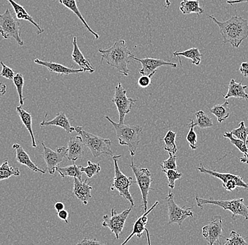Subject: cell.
<instances>
[{
  "mask_svg": "<svg viewBox=\"0 0 248 245\" xmlns=\"http://www.w3.org/2000/svg\"><path fill=\"white\" fill-rule=\"evenodd\" d=\"M219 28L224 44L230 43L234 48H239L242 42L248 38V21L243 17L232 16L226 21H218L215 16H209Z\"/></svg>",
  "mask_w": 248,
  "mask_h": 245,
  "instance_id": "obj_1",
  "label": "cell"
},
{
  "mask_svg": "<svg viewBox=\"0 0 248 245\" xmlns=\"http://www.w3.org/2000/svg\"><path fill=\"white\" fill-rule=\"evenodd\" d=\"M102 55L101 64L105 60L107 64L117 69L121 74L128 77L130 70L128 65L131 63L133 53L128 49L124 40L116 41L111 48L106 49H99Z\"/></svg>",
  "mask_w": 248,
  "mask_h": 245,
  "instance_id": "obj_2",
  "label": "cell"
},
{
  "mask_svg": "<svg viewBox=\"0 0 248 245\" xmlns=\"http://www.w3.org/2000/svg\"><path fill=\"white\" fill-rule=\"evenodd\" d=\"M105 117L114 127L119 144L122 146H127L131 156L133 157L137 152L140 142L142 134V127L139 125H127L116 123L108 116H105Z\"/></svg>",
  "mask_w": 248,
  "mask_h": 245,
  "instance_id": "obj_3",
  "label": "cell"
},
{
  "mask_svg": "<svg viewBox=\"0 0 248 245\" xmlns=\"http://www.w3.org/2000/svg\"><path fill=\"white\" fill-rule=\"evenodd\" d=\"M197 204L199 208L203 209V206L206 204L220 206L226 211H229L232 213V220L235 221L238 215L244 217L245 221L248 220V206L244 204L243 198H235V199L224 201V200H215L210 198L209 199L195 196Z\"/></svg>",
  "mask_w": 248,
  "mask_h": 245,
  "instance_id": "obj_4",
  "label": "cell"
},
{
  "mask_svg": "<svg viewBox=\"0 0 248 245\" xmlns=\"http://www.w3.org/2000/svg\"><path fill=\"white\" fill-rule=\"evenodd\" d=\"M75 131L81 136L85 146L91 150L94 158L100 157L102 155L114 156V152L111 148V142L109 139L87 132L81 127H75Z\"/></svg>",
  "mask_w": 248,
  "mask_h": 245,
  "instance_id": "obj_5",
  "label": "cell"
},
{
  "mask_svg": "<svg viewBox=\"0 0 248 245\" xmlns=\"http://www.w3.org/2000/svg\"><path fill=\"white\" fill-rule=\"evenodd\" d=\"M122 157V155L119 156H113V161L114 163V182L111 187V190H116L119 192L121 196L125 198L127 201H129L132 207H134V200L132 197L131 193H130V187L132 184L136 183V181H133L131 177H127L121 171L118 165V159Z\"/></svg>",
  "mask_w": 248,
  "mask_h": 245,
  "instance_id": "obj_6",
  "label": "cell"
},
{
  "mask_svg": "<svg viewBox=\"0 0 248 245\" xmlns=\"http://www.w3.org/2000/svg\"><path fill=\"white\" fill-rule=\"evenodd\" d=\"M0 33L4 39L14 38L18 46L24 45L21 37L20 22L12 15V12L7 9L3 15H0Z\"/></svg>",
  "mask_w": 248,
  "mask_h": 245,
  "instance_id": "obj_7",
  "label": "cell"
},
{
  "mask_svg": "<svg viewBox=\"0 0 248 245\" xmlns=\"http://www.w3.org/2000/svg\"><path fill=\"white\" fill-rule=\"evenodd\" d=\"M131 170H133L135 176H136V184L139 185L142 195V204H143V210L147 211V196H148L150 190H153L150 188L153 180L152 178L151 173L148 168H141L135 165L133 158L132 157L131 165Z\"/></svg>",
  "mask_w": 248,
  "mask_h": 245,
  "instance_id": "obj_8",
  "label": "cell"
},
{
  "mask_svg": "<svg viewBox=\"0 0 248 245\" xmlns=\"http://www.w3.org/2000/svg\"><path fill=\"white\" fill-rule=\"evenodd\" d=\"M198 170L202 173L211 175L218 178L223 182V187L227 191L235 190L237 187H243L248 190V183L244 182L243 178L238 175L231 174V173H220L216 170H211L205 168L202 163H200V166Z\"/></svg>",
  "mask_w": 248,
  "mask_h": 245,
  "instance_id": "obj_9",
  "label": "cell"
},
{
  "mask_svg": "<svg viewBox=\"0 0 248 245\" xmlns=\"http://www.w3.org/2000/svg\"><path fill=\"white\" fill-rule=\"evenodd\" d=\"M174 195L172 192H169L166 199L167 201L168 209L169 224H178L179 228L182 227L183 223L187 218H193V208L181 207L174 201Z\"/></svg>",
  "mask_w": 248,
  "mask_h": 245,
  "instance_id": "obj_10",
  "label": "cell"
},
{
  "mask_svg": "<svg viewBox=\"0 0 248 245\" xmlns=\"http://www.w3.org/2000/svg\"><path fill=\"white\" fill-rule=\"evenodd\" d=\"M115 94L112 99V102L115 104L119 112V123L124 124L125 115L131 112L133 105L137 102L136 99L128 98L126 96V90L119 83L115 87Z\"/></svg>",
  "mask_w": 248,
  "mask_h": 245,
  "instance_id": "obj_11",
  "label": "cell"
},
{
  "mask_svg": "<svg viewBox=\"0 0 248 245\" xmlns=\"http://www.w3.org/2000/svg\"><path fill=\"white\" fill-rule=\"evenodd\" d=\"M132 208L131 206V208L125 209L121 213H116L115 209H112L111 210V216L108 215L103 216L102 226L108 228L115 235L116 240L120 237L121 234L123 232L125 221L131 213Z\"/></svg>",
  "mask_w": 248,
  "mask_h": 245,
  "instance_id": "obj_12",
  "label": "cell"
},
{
  "mask_svg": "<svg viewBox=\"0 0 248 245\" xmlns=\"http://www.w3.org/2000/svg\"><path fill=\"white\" fill-rule=\"evenodd\" d=\"M202 235L209 245H221L223 222L221 215L214 216L210 223L202 228Z\"/></svg>",
  "mask_w": 248,
  "mask_h": 245,
  "instance_id": "obj_13",
  "label": "cell"
},
{
  "mask_svg": "<svg viewBox=\"0 0 248 245\" xmlns=\"http://www.w3.org/2000/svg\"><path fill=\"white\" fill-rule=\"evenodd\" d=\"M43 147V158L46 165L49 174L53 175L55 173L56 167L66 157L67 148L61 147L57 148V151H54L46 147L44 143L40 142Z\"/></svg>",
  "mask_w": 248,
  "mask_h": 245,
  "instance_id": "obj_14",
  "label": "cell"
},
{
  "mask_svg": "<svg viewBox=\"0 0 248 245\" xmlns=\"http://www.w3.org/2000/svg\"><path fill=\"white\" fill-rule=\"evenodd\" d=\"M132 59L139 62L142 65V68L140 69L139 73L141 75L148 76L150 77H153L156 73V69L162 66H170L173 68L177 67V65L176 63H170V62L164 61L162 59L154 58H144L139 59L135 57L134 55L131 56Z\"/></svg>",
  "mask_w": 248,
  "mask_h": 245,
  "instance_id": "obj_15",
  "label": "cell"
},
{
  "mask_svg": "<svg viewBox=\"0 0 248 245\" xmlns=\"http://www.w3.org/2000/svg\"><path fill=\"white\" fill-rule=\"evenodd\" d=\"M159 201H156V202L153 204V206H152L149 210H147V212H145V213H144L143 215H141L140 217H139V218H138L137 221H136L134 226H133V231H132L131 235L127 237L126 240L122 243V245L127 244L128 242L131 240L132 237L135 236V235H136V236L140 238V237H142V234L144 233V232H146L147 243H148V245H151V243H150V233H149V231L147 230V229H146V225L147 221H148L147 215L151 213L152 211H153V209H154L159 204Z\"/></svg>",
  "mask_w": 248,
  "mask_h": 245,
  "instance_id": "obj_16",
  "label": "cell"
},
{
  "mask_svg": "<svg viewBox=\"0 0 248 245\" xmlns=\"http://www.w3.org/2000/svg\"><path fill=\"white\" fill-rule=\"evenodd\" d=\"M85 146L81 136H72L70 138L68 143L66 158L74 163L83 158L85 154Z\"/></svg>",
  "mask_w": 248,
  "mask_h": 245,
  "instance_id": "obj_17",
  "label": "cell"
},
{
  "mask_svg": "<svg viewBox=\"0 0 248 245\" xmlns=\"http://www.w3.org/2000/svg\"><path fill=\"white\" fill-rule=\"evenodd\" d=\"M34 63L37 65L45 66L50 71L52 74H61V75L69 76L70 74H78V73L84 72L82 69H75L63 66L60 64L52 63V62L43 61L40 59H35Z\"/></svg>",
  "mask_w": 248,
  "mask_h": 245,
  "instance_id": "obj_18",
  "label": "cell"
},
{
  "mask_svg": "<svg viewBox=\"0 0 248 245\" xmlns=\"http://www.w3.org/2000/svg\"><path fill=\"white\" fill-rule=\"evenodd\" d=\"M93 187L87 182V180L82 182L78 178H74V186L73 193L84 205H87L92 197L91 190Z\"/></svg>",
  "mask_w": 248,
  "mask_h": 245,
  "instance_id": "obj_19",
  "label": "cell"
},
{
  "mask_svg": "<svg viewBox=\"0 0 248 245\" xmlns=\"http://www.w3.org/2000/svg\"><path fill=\"white\" fill-rule=\"evenodd\" d=\"M47 117V113H46L45 118L43 122L40 124V127L56 126L60 127L63 129L66 133L70 134L75 131V127H71V120L63 113H57L56 117L53 119L49 121H46V117Z\"/></svg>",
  "mask_w": 248,
  "mask_h": 245,
  "instance_id": "obj_20",
  "label": "cell"
},
{
  "mask_svg": "<svg viewBox=\"0 0 248 245\" xmlns=\"http://www.w3.org/2000/svg\"><path fill=\"white\" fill-rule=\"evenodd\" d=\"M12 148L15 150L16 152V158L17 162L19 163L21 165H26V167H29L32 171L35 172V173H41L43 174H46V170H42L39 168L32 161H31L29 155L25 151L23 147L18 144H14Z\"/></svg>",
  "mask_w": 248,
  "mask_h": 245,
  "instance_id": "obj_21",
  "label": "cell"
},
{
  "mask_svg": "<svg viewBox=\"0 0 248 245\" xmlns=\"http://www.w3.org/2000/svg\"><path fill=\"white\" fill-rule=\"evenodd\" d=\"M73 46H74V49H73L71 57H72V60H74V63H77L80 66V69L84 71V72L85 71H88L91 74L94 72L95 70H94V68L93 67L92 63L90 61V60L85 58L81 51L79 49L77 43V36H74V40H73Z\"/></svg>",
  "mask_w": 248,
  "mask_h": 245,
  "instance_id": "obj_22",
  "label": "cell"
},
{
  "mask_svg": "<svg viewBox=\"0 0 248 245\" xmlns=\"http://www.w3.org/2000/svg\"><path fill=\"white\" fill-rule=\"evenodd\" d=\"M248 86L243 85L242 82L238 83L235 79H232L229 83V90L227 94L224 96L225 99H229L230 98H243L248 100V95L246 94V89Z\"/></svg>",
  "mask_w": 248,
  "mask_h": 245,
  "instance_id": "obj_23",
  "label": "cell"
},
{
  "mask_svg": "<svg viewBox=\"0 0 248 245\" xmlns=\"http://www.w3.org/2000/svg\"><path fill=\"white\" fill-rule=\"evenodd\" d=\"M7 1H9V4L12 5V8L15 10L16 17L18 19L25 20V21H29L31 24L34 25V26L37 28V29H38L37 34H38V35H40V34L43 33L44 32V30L40 27L38 24H37V23L34 21L32 16H30V15L26 12L24 7L20 5V4H18V3L16 2L14 0H7Z\"/></svg>",
  "mask_w": 248,
  "mask_h": 245,
  "instance_id": "obj_24",
  "label": "cell"
},
{
  "mask_svg": "<svg viewBox=\"0 0 248 245\" xmlns=\"http://www.w3.org/2000/svg\"><path fill=\"white\" fill-rule=\"evenodd\" d=\"M59 1H60V4H63L65 7L69 9V10H71V12H74V13L77 15L78 18L81 21V22L83 23V24L84 25L85 27L88 29V32L91 33L95 37L96 39H99V38H100V35H98V33L93 31V29L90 27L89 25H88V23L85 21V18H83V15H82L78 8L77 1H76V0H59Z\"/></svg>",
  "mask_w": 248,
  "mask_h": 245,
  "instance_id": "obj_25",
  "label": "cell"
},
{
  "mask_svg": "<svg viewBox=\"0 0 248 245\" xmlns=\"http://www.w3.org/2000/svg\"><path fill=\"white\" fill-rule=\"evenodd\" d=\"M180 10L185 15L192 13L201 15L204 13V9L200 6L199 0H182Z\"/></svg>",
  "mask_w": 248,
  "mask_h": 245,
  "instance_id": "obj_26",
  "label": "cell"
},
{
  "mask_svg": "<svg viewBox=\"0 0 248 245\" xmlns=\"http://www.w3.org/2000/svg\"><path fill=\"white\" fill-rule=\"evenodd\" d=\"M17 113L19 115L20 118L22 121L23 125L27 129L29 132L30 133L31 136V142H32V147L33 148H37L36 142H35V138L34 136L33 131L32 128V114L25 111L21 106H18L16 108Z\"/></svg>",
  "mask_w": 248,
  "mask_h": 245,
  "instance_id": "obj_27",
  "label": "cell"
},
{
  "mask_svg": "<svg viewBox=\"0 0 248 245\" xmlns=\"http://www.w3.org/2000/svg\"><path fill=\"white\" fill-rule=\"evenodd\" d=\"M80 167H81V165H77L75 164L64 167H61L58 165L56 167V170L58 172L59 175L62 178L71 177V178H78V179L81 180L82 175L83 173L81 171Z\"/></svg>",
  "mask_w": 248,
  "mask_h": 245,
  "instance_id": "obj_28",
  "label": "cell"
},
{
  "mask_svg": "<svg viewBox=\"0 0 248 245\" xmlns=\"http://www.w3.org/2000/svg\"><path fill=\"white\" fill-rule=\"evenodd\" d=\"M229 102L225 101L223 104L216 105L209 110L212 114L216 116L218 122L219 123L224 122L226 119L229 118L231 115V111L229 108Z\"/></svg>",
  "mask_w": 248,
  "mask_h": 245,
  "instance_id": "obj_29",
  "label": "cell"
},
{
  "mask_svg": "<svg viewBox=\"0 0 248 245\" xmlns=\"http://www.w3.org/2000/svg\"><path fill=\"white\" fill-rule=\"evenodd\" d=\"M173 55L175 57H179L180 56L186 57V58L190 59L191 60L192 63L193 65L198 66L201 63V58L202 57V54L200 52V49L197 48H192L187 50L184 51V52H179V51H176L173 52Z\"/></svg>",
  "mask_w": 248,
  "mask_h": 245,
  "instance_id": "obj_30",
  "label": "cell"
},
{
  "mask_svg": "<svg viewBox=\"0 0 248 245\" xmlns=\"http://www.w3.org/2000/svg\"><path fill=\"white\" fill-rule=\"evenodd\" d=\"M20 175L21 173L18 168L11 166L7 160L4 161L0 166V181L9 179L12 176H19Z\"/></svg>",
  "mask_w": 248,
  "mask_h": 245,
  "instance_id": "obj_31",
  "label": "cell"
},
{
  "mask_svg": "<svg viewBox=\"0 0 248 245\" xmlns=\"http://www.w3.org/2000/svg\"><path fill=\"white\" fill-rule=\"evenodd\" d=\"M195 114L196 117V120L195 122L196 126H198L201 129L211 128L213 127L214 124L212 118L204 111L196 112Z\"/></svg>",
  "mask_w": 248,
  "mask_h": 245,
  "instance_id": "obj_32",
  "label": "cell"
},
{
  "mask_svg": "<svg viewBox=\"0 0 248 245\" xmlns=\"http://www.w3.org/2000/svg\"><path fill=\"white\" fill-rule=\"evenodd\" d=\"M176 133L173 131H169L167 133L166 136H164V140L165 147H164V150L168 151L169 153H172V154H176L177 152V147L176 144Z\"/></svg>",
  "mask_w": 248,
  "mask_h": 245,
  "instance_id": "obj_33",
  "label": "cell"
},
{
  "mask_svg": "<svg viewBox=\"0 0 248 245\" xmlns=\"http://www.w3.org/2000/svg\"><path fill=\"white\" fill-rule=\"evenodd\" d=\"M223 136L225 138H227L229 140L231 141V143L232 144V145L235 146L238 150H240L241 153H243V154L247 153L248 151V147L247 146V143L244 142V141L241 140V139H236V138H234L233 135L232 134L231 131H226L224 133Z\"/></svg>",
  "mask_w": 248,
  "mask_h": 245,
  "instance_id": "obj_34",
  "label": "cell"
},
{
  "mask_svg": "<svg viewBox=\"0 0 248 245\" xmlns=\"http://www.w3.org/2000/svg\"><path fill=\"white\" fill-rule=\"evenodd\" d=\"M248 237H244L242 236L238 232L236 231L232 230L231 232L230 237L226 239V242H225V245H248V243H246V240Z\"/></svg>",
  "mask_w": 248,
  "mask_h": 245,
  "instance_id": "obj_35",
  "label": "cell"
},
{
  "mask_svg": "<svg viewBox=\"0 0 248 245\" xmlns=\"http://www.w3.org/2000/svg\"><path fill=\"white\" fill-rule=\"evenodd\" d=\"M190 124L187 125L190 129H189L188 133H187V136H186V140L188 142L191 149L195 150L198 148V147H197V134L194 130V128L196 127V125H195V121L193 119H190Z\"/></svg>",
  "mask_w": 248,
  "mask_h": 245,
  "instance_id": "obj_36",
  "label": "cell"
},
{
  "mask_svg": "<svg viewBox=\"0 0 248 245\" xmlns=\"http://www.w3.org/2000/svg\"><path fill=\"white\" fill-rule=\"evenodd\" d=\"M14 84L16 88L17 92H18V97H19V103L21 106H22L24 103V98L23 96V88L24 85V78L21 73L16 74L15 78L13 79Z\"/></svg>",
  "mask_w": 248,
  "mask_h": 245,
  "instance_id": "obj_37",
  "label": "cell"
},
{
  "mask_svg": "<svg viewBox=\"0 0 248 245\" xmlns=\"http://www.w3.org/2000/svg\"><path fill=\"white\" fill-rule=\"evenodd\" d=\"M231 132L237 139H241L248 144V127L245 125V122L243 121L240 122L238 128L234 129Z\"/></svg>",
  "mask_w": 248,
  "mask_h": 245,
  "instance_id": "obj_38",
  "label": "cell"
},
{
  "mask_svg": "<svg viewBox=\"0 0 248 245\" xmlns=\"http://www.w3.org/2000/svg\"><path fill=\"white\" fill-rule=\"evenodd\" d=\"M81 171L86 174L88 178H92L94 175H98L101 170L100 163H93L91 161H88V166L80 167Z\"/></svg>",
  "mask_w": 248,
  "mask_h": 245,
  "instance_id": "obj_39",
  "label": "cell"
},
{
  "mask_svg": "<svg viewBox=\"0 0 248 245\" xmlns=\"http://www.w3.org/2000/svg\"><path fill=\"white\" fill-rule=\"evenodd\" d=\"M167 175V180H168V186L170 190H173L175 187V182L178 180L181 179L183 174L178 172V170H167L162 171Z\"/></svg>",
  "mask_w": 248,
  "mask_h": 245,
  "instance_id": "obj_40",
  "label": "cell"
},
{
  "mask_svg": "<svg viewBox=\"0 0 248 245\" xmlns=\"http://www.w3.org/2000/svg\"><path fill=\"white\" fill-rule=\"evenodd\" d=\"M169 154H170V158L163 161L162 165V164L160 165L162 171L167 170H177V164H176L177 157L172 153H169Z\"/></svg>",
  "mask_w": 248,
  "mask_h": 245,
  "instance_id": "obj_41",
  "label": "cell"
},
{
  "mask_svg": "<svg viewBox=\"0 0 248 245\" xmlns=\"http://www.w3.org/2000/svg\"><path fill=\"white\" fill-rule=\"evenodd\" d=\"M0 64H1V66H2V70L0 72V75H1V77H4V78L9 79V80L13 81L16 75L15 71L11 69L9 66H6L3 62H1Z\"/></svg>",
  "mask_w": 248,
  "mask_h": 245,
  "instance_id": "obj_42",
  "label": "cell"
},
{
  "mask_svg": "<svg viewBox=\"0 0 248 245\" xmlns=\"http://www.w3.org/2000/svg\"><path fill=\"white\" fill-rule=\"evenodd\" d=\"M152 83V78L151 77H148V76H143L139 79L138 82V84L140 86L141 88H147L149 86H150Z\"/></svg>",
  "mask_w": 248,
  "mask_h": 245,
  "instance_id": "obj_43",
  "label": "cell"
},
{
  "mask_svg": "<svg viewBox=\"0 0 248 245\" xmlns=\"http://www.w3.org/2000/svg\"><path fill=\"white\" fill-rule=\"evenodd\" d=\"M77 245H104L103 243H100L96 239H87L85 238L82 241L79 242Z\"/></svg>",
  "mask_w": 248,
  "mask_h": 245,
  "instance_id": "obj_44",
  "label": "cell"
},
{
  "mask_svg": "<svg viewBox=\"0 0 248 245\" xmlns=\"http://www.w3.org/2000/svg\"><path fill=\"white\" fill-rule=\"evenodd\" d=\"M240 71L243 74V77H246V78L248 77V62L241 64L240 66Z\"/></svg>",
  "mask_w": 248,
  "mask_h": 245,
  "instance_id": "obj_45",
  "label": "cell"
},
{
  "mask_svg": "<svg viewBox=\"0 0 248 245\" xmlns=\"http://www.w3.org/2000/svg\"><path fill=\"white\" fill-rule=\"evenodd\" d=\"M58 217L59 218H60L62 221L66 222V223H69V221H68V218H69V213H68L67 211L63 209V210L59 212Z\"/></svg>",
  "mask_w": 248,
  "mask_h": 245,
  "instance_id": "obj_46",
  "label": "cell"
},
{
  "mask_svg": "<svg viewBox=\"0 0 248 245\" xmlns=\"http://www.w3.org/2000/svg\"><path fill=\"white\" fill-rule=\"evenodd\" d=\"M248 2V0H227L226 3L231 5H233L235 4H239V3Z\"/></svg>",
  "mask_w": 248,
  "mask_h": 245,
  "instance_id": "obj_47",
  "label": "cell"
},
{
  "mask_svg": "<svg viewBox=\"0 0 248 245\" xmlns=\"http://www.w3.org/2000/svg\"><path fill=\"white\" fill-rule=\"evenodd\" d=\"M7 92V86L0 82V97L4 95Z\"/></svg>",
  "mask_w": 248,
  "mask_h": 245,
  "instance_id": "obj_48",
  "label": "cell"
},
{
  "mask_svg": "<svg viewBox=\"0 0 248 245\" xmlns=\"http://www.w3.org/2000/svg\"><path fill=\"white\" fill-rule=\"evenodd\" d=\"M64 204L62 202H57L56 203L55 205H54V208H55V209L57 211V212L63 210V209H64Z\"/></svg>",
  "mask_w": 248,
  "mask_h": 245,
  "instance_id": "obj_49",
  "label": "cell"
},
{
  "mask_svg": "<svg viewBox=\"0 0 248 245\" xmlns=\"http://www.w3.org/2000/svg\"><path fill=\"white\" fill-rule=\"evenodd\" d=\"M240 161L243 163L248 164V151L247 153H245L243 157L240 158Z\"/></svg>",
  "mask_w": 248,
  "mask_h": 245,
  "instance_id": "obj_50",
  "label": "cell"
},
{
  "mask_svg": "<svg viewBox=\"0 0 248 245\" xmlns=\"http://www.w3.org/2000/svg\"><path fill=\"white\" fill-rule=\"evenodd\" d=\"M166 1V5H165V8L167 9H168L170 8V0H165Z\"/></svg>",
  "mask_w": 248,
  "mask_h": 245,
  "instance_id": "obj_51",
  "label": "cell"
},
{
  "mask_svg": "<svg viewBox=\"0 0 248 245\" xmlns=\"http://www.w3.org/2000/svg\"></svg>",
  "mask_w": 248,
  "mask_h": 245,
  "instance_id": "obj_52",
  "label": "cell"
}]
</instances>
